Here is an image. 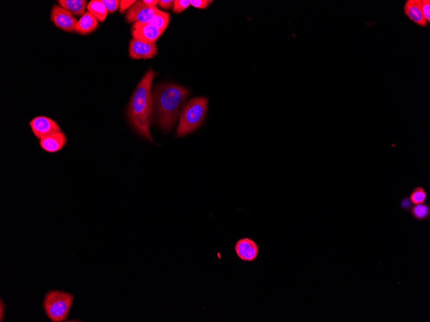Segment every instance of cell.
<instances>
[{
  "label": "cell",
  "mask_w": 430,
  "mask_h": 322,
  "mask_svg": "<svg viewBox=\"0 0 430 322\" xmlns=\"http://www.w3.org/2000/svg\"><path fill=\"white\" fill-rule=\"evenodd\" d=\"M189 93L188 89L173 84H160L152 91L153 119L163 131L175 126Z\"/></svg>",
  "instance_id": "6da1fadb"
},
{
  "label": "cell",
  "mask_w": 430,
  "mask_h": 322,
  "mask_svg": "<svg viewBox=\"0 0 430 322\" xmlns=\"http://www.w3.org/2000/svg\"><path fill=\"white\" fill-rule=\"evenodd\" d=\"M157 73L149 69L138 84L128 107L127 116L130 123L140 136L153 142L150 132L153 119L152 84Z\"/></svg>",
  "instance_id": "7a4b0ae2"
},
{
  "label": "cell",
  "mask_w": 430,
  "mask_h": 322,
  "mask_svg": "<svg viewBox=\"0 0 430 322\" xmlns=\"http://www.w3.org/2000/svg\"><path fill=\"white\" fill-rule=\"evenodd\" d=\"M207 102L205 97H197L190 100L182 109L176 137L195 131L206 118Z\"/></svg>",
  "instance_id": "3957f363"
},
{
  "label": "cell",
  "mask_w": 430,
  "mask_h": 322,
  "mask_svg": "<svg viewBox=\"0 0 430 322\" xmlns=\"http://www.w3.org/2000/svg\"><path fill=\"white\" fill-rule=\"evenodd\" d=\"M73 294L60 290L48 291L43 307L47 318L52 322H62L67 319L73 306Z\"/></svg>",
  "instance_id": "277c9868"
},
{
  "label": "cell",
  "mask_w": 430,
  "mask_h": 322,
  "mask_svg": "<svg viewBox=\"0 0 430 322\" xmlns=\"http://www.w3.org/2000/svg\"><path fill=\"white\" fill-rule=\"evenodd\" d=\"M157 7L146 6L143 1H137L127 12L125 17L128 23L148 24L158 11Z\"/></svg>",
  "instance_id": "5b68a950"
},
{
  "label": "cell",
  "mask_w": 430,
  "mask_h": 322,
  "mask_svg": "<svg viewBox=\"0 0 430 322\" xmlns=\"http://www.w3.org/2000/svg\"><path fill=\"white\" fill-rule=\"evenodd\" d=\"M33 134L40 140L49 135L61 132V127L53 119L45 116H38L29 122Z\"/></svg>",
  "instance_id": "8992f818"
},
{
  "label": "cell",
  "mask_w": 430,
  "mask_h": 322,
  "mask_svg": "<svg viewBox=\"0 0 430 322\" xmlns=\"http://www.w3.org/2000/svg\"><path fill=\"white\" fill-rule=\"evenodd\" d=\"M50 20L56 27L66 32H76L78 20L62 7L59 6L53 7L51 11Z\"/></svg>",
  "instance_id": "52a82bcc"
},
{
  "label": "cell",
  "mask_w": 430,
  "mask_h": 322,
  "mask_svg": "<svg viewBox=\"0 0 430 322\" xmlns=\"http://www.w3.org/2000/svg\"><path fill=\"white\" fill-rule=\"evenodd\" d=\"M157 53V46L155 43L143 42L135 38L130 41L129 54L130 57L134 60L152 59Z\"/></svg>",
  "instance_id": "ba28073f"
},
{
  "label": "cell",
  "mask_w": 430,
  "mask_h": 322,
  "mask_svg": "<svg viewBox=\"0 0 430 322\" xmlns=\"http://www.w3.org/2000/svg\"><path fill=\"white\" fill-rule=\"evenodd\" d=\"M163 34V31L149 23H135L132 27V36L143 42L155 43Z\"/></svg>",
  "instance_id": "9c48e42d"
},
{
  "label": "cell",
  "mask_w": 430,
  "mask_h": 322,
  "mask_svg": "<svg viewBox=\"0 0 430 322\" xmlns=\"http://www.w3.org/2000/svg\"><path fill=\"white\" fill-rule=\"evenodd\" d=\"M235 251L240 259L252 262L257 259L259 254L258 247L254 240L250 238L240 239L235 246Z\"/></svg>",
  "instance_id": "30bf717a"
},
{
  "label": "cell",
  "mask_w": 430,
  "mask_h": 322,
  "mask_svg": "<svg viewBox=\"0 0 430 322\" xmlns=\"http://www.w3.org/2000/svg\"><path fill=\"white\" fill-rule=\"evenodd\" d=\"M404 14L414 24L427 27V22L422 12V0H407L403 7Z\"/></svg>",
  "instance_id": "8fae6325"
},
{
  "label": "cell",
  "mask_w": 430,
  "mask_h": 322,
  "mask_svg": "<svg viewBox=\"0 0 430 322\" xmlns=\"http://www.w3.org/2000/svg\"><path fill=\"white\" fill-rule=\"evenodd\" d=\"M67 143V138L63 132H56L40 140L42 149L47 153H53L60 151Z\"/></svg>",
  "instance_id": "7c38bea8"
},
{
  "label": "cell",
  "mask_w": 430,
  "mask_h": 322,
  "mask_svg": "<svg viewBox=\"0 0 430 322\" xmlns=\"http://www.w3.org/2000/svg\"><path fill=\"white\" fill-rule=\"evenodd\" d=\"M98 25V20L89 12H87L81 16L77 24L76 32L81 35L88 34L94 31Z\"/></svg>",
  "instance_id": "4fadbf2b"
},
{
  "label": "cell",
  "mask_w": 430,
  "mask_h": 322,
  "mask_svg": "<svg viewBox=\"0 0 430 322\" xmlns=\"http://www.w3.org/2000/svg\"><path fill=\"white\" fill-rule=\"evenodd\" d=\"M58 2L61 7L73 15L83 16L86 13L85 0H60Z\"/></svg>",
  "instance_id": "5bb4252c"
},
{
  "label": "cell",
  "mask_w": 430,
  "mask_h": 322,
  "mask_svg": "<svg viewBox=\"0 0 430 322\" xmlns=\"http://www.w3.org/2000/svg\"><path fill=\"white\" fill-rule=\"evenodd\" d=\"M89 13L93 15L100 22H104L106 19L107 11L102 1L100 0H92L87 6Z\"/></svg>",
  "instance_id": "9a60e30c"
},
{
  "label": "cell",
  "mask_w": 430,
  "mask_h": 322,
  "mask_svg": "<svg viewBox=\"0 0 430 322\" xmlns=\"http://www.w3.org/2000/svg\"><path fill=\"white\" fill-rule=\"evenodd\" d=\"M410 213L415 219L419 221L428 220L430 218V205L429 203L415 204L412 207Z\"/></svg>",
  "instance_id": "2e32d148"
},
{
  "label": "cell",
  "mask_w": 430,
  "mask_h": 322,
  "mask_svg": "<svg viewBox=\"0 0 430 322\" xmlns=\"http://www.w3.org/2000/svg\"><path fill=\"white\" fill-rule=\"evenodd\" d=\"M169 21H170V14L158 10L157 13L151 20L149 24L157 27V29L164 32L168 27Z\"/></svg>",
  "instance_id": "e0dca14e"
},
{
  "label": "cell",
  "mask_w": 430,
  "mask_h": 322,
  "mask_svg": "<svg viewBox=\"0 0 430 322\" xmlns=\"http://www.w3.org/2000/svg\"><path fill=\"white\" fill-rule=\"evenodd\" d=\"M409 197L414 204H422L426 201L427 193L423 186H416L412 189Z\"/></svg>",
  "instance_id": "ac0fdd59"
},
{
  "label": "cell",
  "mask_w": 430,
  "mask_h": 322,
  "mask_svg": "<svg viewBox=\"0 0 430 322\" xmlns=\"http://www.w3.org/2000/svg\"><path fill=\"white\" fill-rule=\"evenodd\" d=\"M190 5L191 0H175L173 7V11L175 13H181L188 8Z\"/></svg>",
  "instance_id": "d6986e66"
},
{
  "label": "cell",
  "mask_w": 430,
  "mask_h": 322,
  "mask_svg": "<svg viewBox=\"0 0 430 322\" xmlns=\"http://www.w3.org/2000/svg\"><path fill=\"white\" fill-rule=\"evenodd\" d=\"M102 2L106 7L107 12L111 13L116 12L120 7V3H121L119 0H102Z\"/></svg>",
  "instance_id": "ffe728a7"
},
{
  "label": "cell",
  "mask_w": 430,
  "mask_h": 322,
  "mask_svg": "<svg viewBox=\"0 0 430 322\" xmlns=\"http://www.w3.org/2000/svg\"><path fill=\"white\" fill-rule=\"evenodd\" d=\"M422 12L427 24L430 23V1L422 0Z\"/></svg>",
  "instance_id": "44dd1931"
},
{
  "label": "cell",
  "mask_w": 430,
  "mask_h": 322,
  "mask_svg": "<svg viewBox=\"0 0 430 322\" xmlns=\"http://www.w3.org/2000/svg\"><path fill=\"white\" fill-rule=\"evenodd\" d=\"M212 2L213 1H210V0H191V5L196 8L205 9L208 8Z\"/></svg>",
  "instance_id": "7402d4cb"
},
{
  "label": "cell",
  "mask_w": 430,
  "mask_h": 322,
  "mask_svg": "<svg viewBox=\"0 0 430 322\" xmlns=\"http://www.w3.org/2000/svg\"><path fill=\"white\" fill-rule=\"evenodd\" d=\"M414 204L412 203L408 196H404L400 201V206L404 212H409L411 211Z\"/></svg>",
  "instance_id": "603a6c76"
},
{
  "label": "cell",
  "mask_w": 430,
  "mask_h": 322,
  "mask_svg": "<svg viewBox=\"0 0 430 322\" xmlns=\"http://www.w3.org/2000/svg\"><path fill=\"white\" fill-rule=\"evenodd\" d=\"M136 1H126V0H123V1H121V3H120V7H119V11L121 13H123V12L126 11L128 9L130 8L133 5H134Z\"/></svg>",
  "instance_id": "cb8c5ba5"
},
{
  "label": "cell",
  "mask_w": 430,
  "mask_h": 322,
  "mask_svg": "<svg viewBox=\"0 0 430 322\" xmlns=\"http://www.w3.org/2000/svg\"><path fill=\"white\" fill-rule=\"evenodd\" d=\"M175 1L173 0H160L158 2V6L165 9H170L174 6Z\"/></svg>",
  "instance_id": "d4e9b609"
},
{
  "label": "cell",
  "mask_w": 430,
  "mask_h": 322,
  "mask_svg": "<svg viewBox=\"0 0 430 322\" xmlns=\"http://www.w3.org/2000/svg\"><path fill=\"white\" fill-rule=\"evenodd\" d=\"M158 2L157 0H144L143 1L146 6L151 7V8L156 7V5L158 4Z\"/></svg>",
  "instance_id": "484cf974"
},
{
  "label": "cell",
  "mask_w": 430,
  "mask_h": 322,
  "mask_svg": "<svg viewBox=\"0 0 430 322\" xmlns=\"http://www.w3.org/2000/svg\"><path fill=\"white\" fill-rule=\"evenodd\" d=\"M5 308H6V305H5L3 300H2L1 299V314H0V315H1V318H0V320H1V321H4V316H5V311H5L6 310Z\"/></svg>",
  "instance_id": "4316f807"
}]
</instances>
